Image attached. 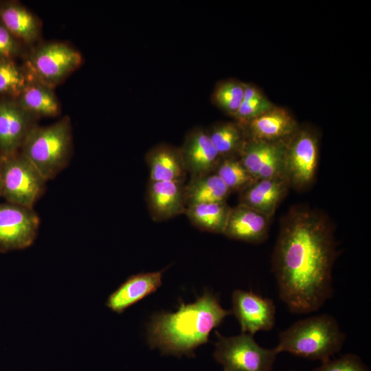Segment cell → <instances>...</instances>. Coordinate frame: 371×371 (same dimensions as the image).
Here are the masks:
<instances>
[{"mask_svg":"<svg viewBox=\"0 0 371 371\" xmlns=\"http://www.w3.org/2000/svg\"><path fill=\"white\" fill-rule=\"evenodd\" d=\"M324 215L295 207L282 223L272 257L279 297L293 313L318 311L333 293L332 271L338 256Z\"/></svg>","mask_w":371,"mask_h":371,"instance_id":"obj_1","label":"cell"},{"mask_svg":"<svg viewBox=\"0 0 371 371\" xmlns=\"http://www.w3.org/2000/svg\"><path fill=\"white\" fill-rule=\"evenodd\" d=\"M209 291L189 304L179 302L175 312L154 313L147 324V341L163 355L195 357L194 350L209 341L210 332L232 315Z\"/></svg>","mask_w":371,"mask_h":371,"instance_id":"obj_2","label":"cell"},{"mask_svg":"<svg viewBox=\"0 0 371 371\" xmlns=\"http://www.w3.org/2000/svg\"><path fill=\"white\" fill-rule=\"evenodd\" d=\"M345 339L337 319L323 313L300 319L280 331L274 349L278 354L287 352L322 363L341 349Z\"/></svg>","mask_w":371,"mask_h":371,"instance_id":"obj_3","label":"cell"},{"mask_svg":"<svg viewBox=\"0 0 371 371\" xmlns=\"http://www.w3.org/2000/svg\"><path fill=\"white\" fill-rule=\"evenodd\" d=\"M71 127L65 117L47 126H35L21 147V153L47 181L68 164L71 153Z\"/></svg>","mask_w":371,"mask_h":371,"instance_id":"obj_4","label":"cell"},{"mask_svg":"<svg viewBox=\"0 0 371 371\" xmlns=\"http://www.w3.org/2000/svg\"><path fill=\"white\" fill-rule=\"evenodd\" d=\"M1 157V196L7 202L33 208L47 181L21 153Z\"/></svg>","mask_w":371,"mask_h":371,"instance_id":"obj_5","label":"cell"},{"mask_svg":"<svg viewBox=\"0 0 371 371\" xmlns=\"http://www.w3.org/2000/svg\"><path fill=\"white\" fill-rule=\"evenodd\" d=\"M217 341L213 353L224 371H272L278 353L260 346L253 335L241 333L225 337L215 331Z\"/></svg>","mask_w":371,"mask_h":371,"instance_id":"obj_6","label":"cell"},{"mask_svg":"<svg viewBox=\"0 0 371 371\" xmlns=\"http://www.w3.org/2000/svg\"><path fill=\"white\" fill-rule=\"evenodd\" d=\"M81 60L80 54L65 43H46L30 56L27 76H31L29 80L52 88L78 67Z\"/></svg>","mask_w":371,"mask_h":371,"instance_id":"obj_7","label":"cell"},{"mask_svg":"<svg viewBox=\"0 0 371 371\" xmlns=\"http://www.w3.org/2000/svg\"><path fill=\"white\" fill-rule=\"evenodd\" d=\"M40 220L33 208L0 203V252L23 250L35 241Z\"/></svg>","mask_w":371,"mask_h":371,"instance_id":"obj_8","label":"cell"},{"mask_svg":"<svg viewBox=\"0 0 371 371\" xmlns=\"http://www.w3.org/2000/svg\"><path fill=\"white\" fill-rule=\"evenodd\" d=\"M318 161L316 137L308 131L294 134L286 146L283 175L289 186L297 189L308 188L313 182Z\"/></svg>","mask_w":371,"mask_h":371,"instance_id":"obj_9","label":"cell"},{"mask_svg":"<svg viewBox=\"0 0 371 371\" xmlns=\"http://www.w3.org/2000/svg\"><path fill=\"white\" fill-rule=\"evenodd\" d=\"M232 313L240 326L241 332L253 335L258 331H268L276 322L273 301L253 291L236 289L232 295Z\"/></svg>","mask_w":371,"mask_h":371,"instance_id":"obj_10","label":"cell"},{"mask_svg":"<svg viewBox=\"0 0 371 371\" xmlns=\"http://www.w3.org/2000/svg\"><path fill=\"white\" fill-rule=\"evenodd\" d=\"M286 146L282 141L252 139L243 148L240 161L255 181L280 177L283 175Z\"/></svg>","mask_w":371,"mask_h":371,"instance_id":"obj_11","label":"cell"},{"mask_svg":"<svg viewBox=\"0 0 371 371\" xmlns=\"http://www.w3.org/2000/svg\"><path fill=\"white\" fill-rule=\"evenodd\" d=\"M34 117L19 104H0V155L8 156L18 153L28 134L36 126Z\"/></svg>","mask_w":371,"mask_h":371,"instance_id":"obj_12","label":"cell"},{"mask_svg":"<svg viewBox=\"0 0 371 371\" xmlns=\"http://www.w3.org/2000/svg\"><path fill=\"white\" fill-rule=\"evenodd\" d=\"M164 271L131 276L109 295L105 305L113 312L123 313L161 286Z\"/></svg>","mask_w":371,"mask_h":371,"instance_id":"obj_13","label":"cell"},{"mask_svg":"<svg viewBox=\"0 0 371 371\" xmlns=\"http://www.w3.org/2000/svg\"><path fill=\"white\" fill-rule=\"evenodd\" d=\"M269 217L239 203L231 208L223 234L229 238L260 243L268 235Z\"/></svg>","mask_w":371,"mask_h":371,"instance_id":"obj_14","label":"cell"},{"mask_svg":"<svg viewBox=\"0 0 371 371\" xmlns=\"http://www.w3.org/2000/svg\"><path fill=\"white\" fill-rule=\"evenodd\" d=\"M181 153L186 169L192 177L210 174L220 162L208 133L202 129H194L188 135Z\"/></svg>","mask_w":371,"mask_h":371,"instance_id":"obj_15","label":"cell"},{"mask_svg":"<svg viewBox=\"0 0 371 371\" xmlns=\"http://www.w3.org/2000/svg\"><path fill=\"white\" fill-rule=\"evenodd\" d=\"M147 202L153 218L157 221L166 220L185 212L183 181H150Z\"/></svg>","mask_w":371,"mask_h":371,"instance_id":"obj_16","label":"cell"},{"mask_svg":"<svg viewBox=\"0 0 371 371\" xmlns=\"http://www.w3.org/2000/svg\"><path fill=\"white\" fill-rule=\"evenodd\" d=\"M289 186L284 176L256 180L245 188L240 203L271 218L286 195Z\"/></svg>","mask_w":371,"mask_h":371,"instance_id":"obj_17","label":"cell"},{"mask_svg":"<svg viewBox=\"0 0 371 371\" xmlns=\"http://www.w3.org/2000/svg\"><path fill=\"white\" fill-rule=\"evenodd\" d=\"M253 139L280 142L294 134L295 122L289 113L280 108H273L249 122Z\"/></svg>","mask_w":371,"mask_h":371,"instance_id":"obj_18","label":"cell"},{"mask_svg":"<svg viewBox=\"0 0 371 371\" xmlns=\"http://www.w3.org/2000/svg\"><path fill=\"white\" fill-rule=\"evenodd\" d=\"M150 181H183L186 173L181 150L167 145L152 148L146 155Z\"/></svg>","mask_w":371,"mask_h":371,"instance_id":"obj_19","label":"cell"},{"mask_svg":"<svg viewBox=\"0 0 371 371\" xmlns=\"http://www.w3.org/2000/svg\"><path fill=\"white\" fill-rule=\"evenodd\" d=\"M19 95V104L34 117H53L59 112V103L52 88L40 82L29 80Z\"/></svg>","mask_w":371,"mask_h":371,"instance_id":"obj_20","label":"cell"},{"mask_svg":"<svg viewBox=\"0 0 371 371\" xmlns=\"http://www.w3.org/2000/svg\"><path fill=\"white\" fill-rule=\"evenodd\" d=\"M230 210L231 207L225 202L199 203L188 205L185 213L190 222L199 229L223 234Z\"/></svg>","mask_w":371,"mask_h":371,"instance_id":"obj_21","label":"cell"},{"mask_svg":"<svg viewBox=\"0 0 371 371\" xmlns=\"http://www.w3.org/2000/svg\"><path fill=\"white\" fill-rule=\"evenodd\" d=\"M229 192L216 173L192 177L185 186L186 203L225 202Z\"/></svg>","mask_w":371,"mask_h":371,"instance_id":"obj_22","label":"cell"},{"mask_svg":"<svg viewBox=\"0 0 371 371\" xmlns=\"http://www.w3.org/2000/svg\"><path fill=\"white\" fill-rule=\"evenodd\" d=\"M3 26L14 36L31 43L38 37L39 27L34 16L25 8L10 5L0 12Z\"/></svg>","mask_w":371,"mask_h":371,"instance_id":"obj_23","label":"cell"},{"mask_svg":"<svg viewBox=\"0 0 371 371\" xmlns=\"http://www.w3.org/2000/svg\"><path fill=\"white\" fill-rule=\"evenodd\" d=\"M216 174L230 191L246 188L255 181L240 161L232 158L220 161Z\"/></svg>","mask_w":371,"mask_h":371,"instance_id":"obj_24","label":"cell"},{"mask_svg":"<svg viewBox=\"0 0 371 371\" xmlns=\"http://www.w3.org/2000/svg\"><path fill=\"white\" fill-rule=\"evenodd\" d=\"M208 134L220 157L231 154L241 144L240 131L231 122L216 126Z\"/></svg>","mask_w":371,"mask_h":371,"instance_id":"obj_25","label":"cell"},{"mask_svg":"<svg viewBox=\"0 0 371 371\" xmlns=\"http://www.w3.org/2000/svg\"><path fill=\"white\" fill-rule=\"evenodd\" d=\"M245 85L228 80L218 85L213 93V101L221 109L232 113L237 111L243 102Z\"/></svg>","mask_w":371,"mask_h":371,"instance_id":"obj_26","label":"cell"},{"mask_svg":"<svg viewBox=\"0 0 371 371\" xmlns=\"http://www.w3.org/2000/svg\"><path fill=\"white\" fill-rule=\"evenodd\" d=\"M28 82L27 74L12 61L0 59V94H20Z\"/></svg>","mask_w":371,"mask_h":371,"instance_id":"obj_27","label":"cell"},{"mask_svg":"<svg viewBox=\"0 0 371 371\" xmlns=\"http://www.w3.org/2000/svg\"><path fill=\"white\" fill-rule=\"evenodd\" d=\"M312 371H370L357 355L347 353L335 359H328Z\"/></svg>","mask_w":371,"mask_h":371,"instance_id":"obj_28","label":"cell"},{"mask_svg":"<svg viewBox=\"0 0 371 371\" xmlns=\"http://www.w3.org/2000/svg\"><path fill=\"white\" fill-rule=\"evenodd\" d=\"M273 108L271 102L263 96L258 99L243 102L234 115L240 121L249 122Z\"/></svg>","mask_w":371,"mask_h":371,"instance_id":"obj_29","label":"cell"},{"mask_svg":"<svg viewBox=\"0 0 371 371\" xmlns=\"http://www.w3.org/2000/svg\"><path fill=\"white\" fill-rule=\"evenodd\" d=\"M17 51L14 37L3 26L0 25V58L9 59Z\"/></svg>","mask_w":371,"mask_h":371,"instance_id":"obj_30","label":"cell"},{"mask_svg":"<svg viewBox=\"0 0 371 371\" xmlns=\"http://www.w3.org/2000/svg\"><path fill=\"white\" fill-rule=\"evenodd\" d=\"M263 97L258 89L253 86L245 85L243 102H247Z\"/></svg>","mask_w":371,"mask_h":371,"instance_id":"obj_31","label":"cell"},{"mask_svg":"<svg viewBox=\"0 0 371 371\" xmlns=\"http://www.w3.org/2000/svg\"><path fill=\"white\" fill-rule=\"evenodd\" d=\"M1 157L0 155V196H1Z\"/></svg>","mask_w":371,"mask_h":371,"instance_id":"obj_32","label":"cell"},{"mask_svg":"<svg viewBox=\"0 0 371 371\" xmlns=\"http://www.w3.org/2000/svg\"><path fill=\"white\" fill-rule=\"evenodd\" d=\"M290 371H295V370H290Z\"/></svg>","mask_w":371,"mask_h":371,"instance_id":"obj_33","label":"cell"}]
</instances>
